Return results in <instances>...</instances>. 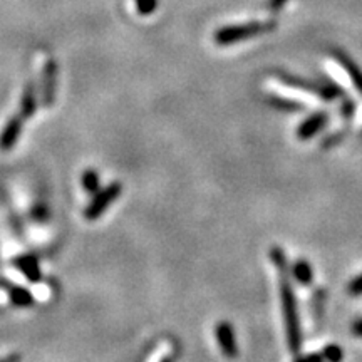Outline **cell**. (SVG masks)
<instances>
[{
    "instance_id": "6da1fadb",
    "label": "cell",
    "mask_w": 362,
    "mask_h": 362,
    "mask_svg": "<svg viewBox=\"0 0 362 362\" xmlns=\"http://www.w3.org/2000/svg\"><path fill=\"white\" fill-rule=\"evenodd\" d=\"M272 260L280 270V296H282V307L285 315V327H287V341L288 347L293 354L300 351L302 336H300V324H298V312L297 300L293 296L292 285L287 277V262H285V253L280 248L272 250Z\"/></svg>"
},
{
    "instance_id": "7a4b0ae2",
    "label": "cell",
    "mask_w": 362,
    "mask_h": 362,
    "mask_svg": "<svg viewBox=\"0 0 362 362\" xmlns=\"http://www.w3.org/2000/svg\"><path fill=\"white\" fill-rule=\"evenodd\" d=\"M275 27L274 22H250V24H242V25H232V27H223L218 33L215 34L216 44L220 45H230L240 40L252 37V35L264 34L267 30H272Z\"/></svg>"
},
{
    "instance_id": "3957f363",
    "label": "cell",
    "mask_w": 362,
    "mask_h": 362,
    "mask_svg": "<svg viewBox=\"0 0 362 362\" xmlns=\"http://www.w3.org/2000/svg\"><path fill=\"white\" fill-rule=\"evenodd\" d=\"M123 193V185L121 183H111L107 185L106 188H103L101 192L96 193V197L93 198V202L89 203L88 208H86L84 216L88 220H98L104 211L107 210L112 205V202L116 200L119 194Z\"/></svg>"
},
{
    "instance_id": "277c9868",
    "label": "cell",
    "mask_w": 362,
    "mask_h": 362,
    "mask_svg": "<svg viewBox=\"0 0 362 362\" xmlns=\"http://www.w3.org/2000/svg\"><path fill=\"white\" fill-rule=\"evenodd\" d=\"M279 78L284 84L292 86V88L312 90V93L317 94L319 98L325 99V101H330V99L341 96L342 94L341 89L336 88V86H332V84H327V83H309V81L292 78V76H287V74H279Z\"/></svg>"
},
{
    "instance_id": "5b68a950",
    "label": "cell",
    "mask_w": 362,
    "mask_h": 362,
    "mask_svg": "<svg viewBox=\"0 0 362 362\" xmlns=\"http://www.w3.org/2000/svg\"><path fill=\"white\" fill-rule=\"evenodd\" d=\"M56 81H57V64L56 61H49L44 67L42 74V103L44 106H52L56 99Z\"/></svg>"
},
{
    "instance_id": "8992f818",
    "label": "cell",
    "mask_w": 362,
    "mask_h": 362,
    "mask_svg": "<svg viewBox=\"0 0 362 362\" xmlns=\"http://www.w3.org/2000/svg\"><path fill=\"white\" fill-rule=\"evenodd\" d=\"M216 341L220 344V349L226 357H237L238 347L237 341H235L233 327L228 322H220L216 325Z\"/></svg>"
},
{
    "instance_id": "52a82bcc",
    "label": "cell",
    "mask_w": 362,
    "mask_h": 362,
    "mask_svg": "<svg viewBox=\"0 0 362 362\" xmlns=\"http://www.w3.org/2000/svg\"><path fill=\"white\" fill-rule=\"evenodd\" d=\"M22 133V117L16 116L11 117L7 121L6 128L2 129V134H0V149L2 151H11V149L16 146L17 141H19Z\"/></svg>"
},
{
    "instance_id": "ba28073f",
    "label": "cell",
    "mask_w": 362,
    "mask_h": 362,
    "mask_svg": "<svg viewBox=\"0 0 362 362\" xmlns=\"http://www.w3.org/2000/svg\"><path fill=\"white\" fill-rule=\"evenodd\" d=\"M327 119H329V116L325 115V112H317V115L310 116L309 119H305L304 123L298 126V129H297L298 139L307 141V139L314 138V136L319 133V131L322 129L325 124H327Z\"/></svg>"
},
{
    "instance_id": "9c48e42d",
    "label": "cell",
    "mask_w": 362,
    "mask_h": 362,
    "mask_svg": "<svg viewBox=\"0 0 362 362\" xmlns=\"http://www.w3.org/2000/svg\"><path fill=\"white\" fill-rule=\"evenodd\" d=\"M16 265H17V269H19L27 279L33 280V282H37V280L40 279L39 262L34 255L19 257V259H16Z\"/></svg>"
},
{
    "instance_id": "30bf717a",
    "label": "cell",
    "mask_w": 362,
    "mask_h": 362,
    "mask_svg": "<svg viewBox=\"0 0 362 362\" xmlns=\"http://www.w3.org/2000/svg\"><path fill=\"white\" fill-rule=\"evenodd\" d=\"M336 57L339 59V62H341V66L346 69L347 74H349V78L352 83H354L357 90L362 93V72L359 71V67H357L349 57L344 56L342 52H336Z\"/></svg>"
},
{
    "instance_id": "8fae6325",
    "label": "cell",
    "mask_w": 362,
    "mask_h": 362,
    "mask_svg": "<svg viewBox=\"0 0 362 362\" xmlns=\"http://www.w3.org/2000/svg\"><path fill=\"white\" fill-rule=\"evenodd\" d=\"M37 110V103H35V93H34V88L33 86H25L24 89V94H22V99H21V117L22 119H27V117H30Z\"/></svg>"
},
{
    "instance_id": "7c38bea8",
    "label": "cell",
    "mask_w": 362,
    "mask_h": 362,
    "mask_svg": "<svg viewBox=\"0 0 362 362\" xmlns=\"http://www.w3.org/2000/svg\"><path fill=\"white\" fill-rule=\"evenodd\" d=\"M292 274H293V277H296L302 285H310V282H312V267L307 264L305 260L296 262Z\"/></svg>"
},
{
    "instance_id": "4fadbf2b",
    "label": "cell",
    "mask_w": 362,
    "mask_h": 362,
    "mask_svg": "<svg viewBox=\"0 0 362 362\" xmlns=\"http://www.w3.org/2000/svg\"><path fill=\"white\" fill-rule=\"evenodd\" d=\"M11 300L13 305H19V307H25L33 304V293L22 287H12L11 288Z\"/></svg>"
},
{
    "instance_id": "5bb4252c",
    "label": "cell",
    "mask_w": 362,
    "mask_h": 362,
    "mask_svg": "<svg viewBox=\"0 0 362 362\" xmlns=\"http://www.w3.org/2000/svg\"><path fill=\"white\" fill-rule=\"evenodd\" d=\"M83 187L88 193L94 194L99 189V175L94 170H86L83 175Z\"/></svg>"
},
{
    "instance_id": "9a60e30c",
    "label": "cell",
    "mask_w": 362,
    "mask_h": 362,
    "mask_svg": "<svg viewBox=\"0 0 362 362\" xmlns=\"http://www.w3.org/2000/svg\"><path fill=\"white\" fill-rule=\"evenodd\" d=\"M269 103L277 110H284V111H300L302 106L300 104L293 103V101H287V99H280V98H269Z\"/></svg>"
},
{
    "instance_id": "2e32d148",
    "label": "cell",
    "mask_w": 362,
    "mask_h": 362,
    "mask_svg": "<svg viewBox=\"0 0 362 362\" xmlns=\"http://www.w3.org/2000/svg\"><path fill=\"white\" fill-rule=\"evenodd\" d=\"M324 357L329 362H341L342 361V349L339 346H327L324 349Z\"/></svg>"
},
{
    "instance_id": "e0dca14e",
    "label": "cell",
    "mask_w": 362,
    "mask_h": 362,
    "mask_svg": "<svg viewBox=\"0 0 362 362\" xmlns=\"http://www.w3.org/2000/svg\"><path fill=\"white\" fill-rule=\"evenodd\" d=\"M136 7L143 16H146V13H151L156 8V0H136Z\"/></svg>"
},
{
    "instance_id": "ac0fdd59",
    "label": "cell",
    "mask_w": 362,
    "mask_h": 362,
    "mask_svg": "<svg viewBox=\"0 0 362 362\" xmlns=\"http://www.w3.org/2000/svg\"><path fill=\"white\" fill-rule=\"evenodd\" d=\"M347 291H349L351 296H362V275L352 280Z\"/></svg>"
},
{
    "instance_id": "d6986e66",
    "label": "cell",
    "mask_w": 362,
    "mask_h": 362,
    "mask_svg": "<svg viewBox=\"0 0 362 362\" xmlns=\"http://www.w3.org/2000/svg\"><path fill=\"white\" fill-rule=\"evenodd\" d=\"M342 112H344V116H352V112H354V103L349 101V103L344 104Z\"/></svg>"
},
{
    "instance_id": "ffe728a7",
    "label": "cell",
    "mask_w": 362,
    "mask_h": 362,
    "mask_svg": "<svg viewBox=\"0 0 362 362\" xmlns=\"http://www.w3.org/2000/svg\"><path fill=\"white\" fill-rule=\"evenodd\" d=\"M285 2H287V0H269V7L272 11H277V8L282 7Z\"/></svg>"
},
{
    "instance_id": "44dd1931",
    "label": "cell",
    "mask_w": 362,
    "mask_h": 362,
    "mask_svg": "<svg viewBox=\"0 0 362 362\" xmlns=\"http://www.w3.org/2000/svg\"><path fill=\"white\" fill-rule=\"evenodd\" d=\"M297 362H322V356L312 354V356L304 357V359H298Z\"/></svg>"
},
{
    "instance_id": "7402d4cb",
    "label": "cell",
    "mask_w": 362,
    "mask_h": 362,
    "mask_svg": "<svg viewBox=\"0 0 362 362\" xmlns=\"http://www.w3.org/2000/svg\"><path fill=\"white\" fill-rule=\"evenodd\" d=\"M352 332H354L357 337H362V320H357V322L352 325Z\"/></svg>"
},
{
    "instance_id": "603a6c76",
    "label": "cell",
    "mask_w": 362,
    "mask_h": 362,
    "mask_svg": "<svg viewBox=\"0 0 362 362\" xmlns=\"http://www.w3.org/2000/svg\"><path fill=\"white\" fill-rule=\"evenodd\" d=\"M0 362H21V356L19 354H12L6 357V359H2Z\"/></svg>"
},
{
    "instance_id": "cb8c5ba5",
    "label": "cell",
    "mask_w": 362,
    "mask_h": 362,
    "mask_svg": "<svg viewBox=\"0 0 362 362\" xmlns=\"http://www.w3.org/2000/svg\"><path fill=\"white\" fill-rule=\"evenodd\" d=\"M163 362H171V357H168V359H165Z\"/></svg>"
}]
</instances>
